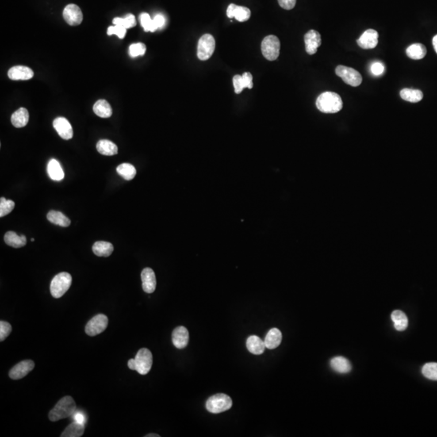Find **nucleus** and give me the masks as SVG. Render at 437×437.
<instances>
[{
    "mask_svg": "<svg viewBox=\"0 0 437 437\" xmlns=\"http://www.w3.org/2000/svg\"><path fill=\"white\" fill-rule=\"evenodd\" d=\"M316 105L319 110L323 113H335L343 109V102L338 93L326 92L317 97Z\"/></svg>",
    "mask_w": 437,
    "mask_h": 437,
    "instance_id": "nucleus-1",
    "label": "nucleus"
},
{
    "mask_svg": "<svg viewBox=\"0 0 437 437\" xmlns=\"http://www.w3.org/2000/svg\"><path fill=\"white\" fill-rule=\"evenodd\" d=\"M76 404L71 396H66L60 399L55 407L50 411L49 419L52 422L67 419L75 414Z\"/></svg>",
    "mask_w": 437,
    "mask_h": 437,
    "instance_id": "nucleus-2",
    "label": "nucleus"
},
{
    "mask_svg": "<svg viewBox=\"0 0 437 437\" xmlns=\"http://www.w3.org/2000/svg\"><path fill=\"white\" fill-rule=\"evenodd\" d=\"M152 354L148 349L142 348L138 351L135 359L128 361V367L131 370L137 371L139 374L146 375L149 373L152 367Z\"/></svg>",
    "mask_w": 437,
    "mask_h": 437,
    "instance_id": "nucleus-3",
    "label": "nucleus"
},
{
    "mask_svg": "<svg viewBox=\"0 0 437 437\" xmlns=\"http://www.w3.org/2000/svg\"><path fill=\"white\" fill-rule=\"evenodd\" d=\"M72 277L67 272H61L54 277L51 284V293L54 298H61L68 291Z\"/></svg>",
    "mask_w": 437,
    "mask_h": 437,
    "instance_id": "nucleus-4",
    "label": "nucleus"
},
{
    "mask_svg": "<svg viewBox=\"0 0 437 437\" xmlns=\"http://www.w3.org/2000/svg\"><path fill=\"white\" fill-rule=\"evenodd\" d=\"M232 406V401L228 395L217 393L208 399L206 403V408L212 414H220L229 410Z\"/></svg>",
    "mask_w": 437,
    "mask_h": 437,
    "instance_id": "nucleus-5",
    "label": "nucleus"
},
{
    "mask_svg": "<svg viewBox=\"0 0 437 437\" xmlns=\"http://www.w3.org/2000/svg\"><path fill=\"white\" fill-rule=\"evenodd\" d=\"M280 42L277 36L270 35L263 39L262 43V53L267 60H276L280 55Z\"/></svg>",
    "mask_w": 437,
    "mask_h": 437,
    "instance_id": "nucleus-6",
    "label": "nucleus"
},
{
    "mask_svg": "<svg viewBox=\"0 0 437 437\" xmlns=\"http://www.w3.org/2000/svg\"><path fill=\"white\" fill-rule=\"evenodd\" d=\"M216 49V41L211 34H204L197 43V58L202 61L209 59Z\"/></svg>",
    "mask_w": 437,
    "mask_h": 437,
    "instance_id": "nucleus-7",
    "label": "nucleus"
},
{
    "mask_svg": "<svg viewBox=\"0 0 437 437\" xmlns=\"http://www.w3.org/2000/svg\"><path fill=\"white\" fill-rule=\"evenodd\" d=\"M335 73L338 76L343 79L345 83L352 87H358L362 83L363 78L361 73L351 67L340 65L335 69Z\"/></svg>",
    "mask_w": 437,
    "mask_h": 437,
    "instance_id": "nucleus-8",
    "label": "nucleus"
},
{
    "mask_svg": "<svg viewBox=\"0 0 437 437\" xmlns=\"http://www.w3.org/2000/svg\"><path fill=\"white\" fill-rule=\"evenodd\" d=\"M109 319L105 315L98 314L93 316L85 327V332L89 336H96L104 332L108 327Z\"/></svg>",
    "mask_w": 437,
    "mask_h": 437,
    "instance_id": "nucleus-9",
    "label": "nucleus"
},
{
    "mask_svg": "<svg viewBox=\"0 0 437 437\" xmlns=\"http://www.w3.org/2000/svg\"><path fill=\"white\" fill-rule=\"evenodd\" d=\"M63 18L71 26H76L83 21V13L75 4H68L63 10Z\"/></svg>",
    "mask_w": 437,
    "mask_h": 437,
    "instance_id": "nucleus-10",
    "label": "nucleus"
},
{
    "mask_svg": "<svg viewBox=\"0 0 437 437\" xmlns=\"http://www.w3.org/2000/svg\"><path fill=\"white\" fill-rule=\"evenodd\" d=\"M34 362L31 360L21 361L11 369L10 372H9V377L12 380H19V379L23 378L30 373L32 369H34Z\"/></svg>",
    "mask_w": 437,
    "mask_h": 437,
    "instance_id": "nucleus-11",
    "label": "nucleus"
},
{
    "mask_svg": "<svg viewBox=\"0 0 437 437\" xmlns=\"http://www.w3.org/2000/svg\"><path fill=\"white\" fill-rule=\"evenodd\" d=\"M305 50L308 55L316 54L317 49L322 45V37L320 33L316 30H310L304 35Z\"/></svg>",
    "mask_w": 437,
    "mask_h": 437,
    "instance_id": "nucleus-12",
    "label": "nucleus"
},
{
    "mask_svg": "<svg viewBox=\"0 0 437 437\" xmlns=\"http://www.w3.org/2000/svg\"><path fill=\"white\" fill-rule=\"evenodd\" d=\"M378 32L374 29H368L357 40L359 47L365 50L373 49L378 44Z\"/></svg>",
    "mask_w": 437,
    "mask_h": 437,
    "instance_id": "nucleus-13",
    "label": "nucleus"
},
{
    "mask_svg": "<svg viewBox=\"0 0 437 437\" xmlns=\"http://www.w3.org/2000/svg\"><path fill=\"white\" fill-rule=\"evenodd\" d=\"M53 125L62 139H71L73 137V129L71 123L65 117H59L55 119Z\"/></svg>",
    "mask_w": 437,
    "mask_h": 437,
    "instance_id": "nucleus-14",
    "label": "nucleus"
},
{
    "mask_svg": "<svg viewBox=\"0 0 437 437\" xmlns=\"http://www.w3.org/2000/svg\"><path fill=\"white\" fill-rule=\"evenodd\" d=\"M227 16L229 18H235L240 22H244L250 18L251 12L248 8L231 4L227 9Z\"/></svg>",
    "mask_w": 437,
    "mask_h": 437,
    "instance_id": "nucleus-15",
    "label": "nucleus"
},
{
    "mask_svg": "<svg viewBox=\"0 0 437 437\" xmlns=\"http://www.w3.org/2000/svg\"><path fill=\"white\" fill-rule=\"evenodd\" d=\"M8 77L12 81H28L34 75L32 69L24 66H16L8 71Z\"/></svg>",
    "mask_w": 437,
    "mask_h": 437,
    "instance_id": "nucleus-16",
    "label": "nucleus"
},
{
    "mask_svg": "<svg viewBox=\"0 0 437 437\" xmlns=\"http://www.w3.org/2000/svg\"><path fill=\"white\" fill-rule=\"evenodd\" d=\"M189 332L185 327H177L172 334V341L177 349L185 348L189 343Z\"/></svg>",
    "mask_w": 437,
    "mask_h": 437,
    "instance_id": "nucleus-17",
    "label": "nucleus"
},
{
    "mask_svg": "<svg viewBox=\"0 0 437 437\" xmlns=\"http://www.w3.org/2000/svg\"><path fill=\"white\" fill-rule=\"evenodd\" d=\"M142 284L143 289L147 293H152L155 292L156 288V279L155 272L151 268L143 269L141 273Z\"/></svg>",
    "mask_w": 437,
    "mask_h": 437,
    "instance_id": "nucleus-18",
    "label": "nucleus"
},
{
    "mask_svg": "<svg viewBox=\"0 0 437 437\" xmlns=\"http://www.w3.org/2000/svg\"><path fill=\"white\" fill-rule=\"evenodd\" d=\"M282 341V333L277 328H273L269 331L264 341L266 348L273 350L280 346Z\"/></svg>",
    "mask_w": 437,
    "mask_h": 437,
    "instance_id": "nucleus-19",
    "label": "nucleus"
},
{
    "mask_svg": "<svg viewBox=\"0 0 437 437\" xmlns=\"http://www.w3.org/2000/svg\"><path fill=\"white\" fill-rule=\"evenodd\" d=\"M246 347H247L249 351L254 354H262L266 349L265 343L259 337L256 336V335L249 337L248 339L246 341Z\"/></svg>",
    "mask_w": 437,
    "mask_h": 437,
    "instance_id": "nucleus-20",
    "label": "nucleus"
},
{
    "mask_svg": "<svg viewBox=\"0 0 437 437\" xmlns=\"http://www.w3.org/2000/svg\"><path fill=\"white\" fill-rule=\"evenodd\" d=\"M47 172H48L49 177H51V179L54 180V181H62L64 178V172H63V168L57 160L52 159L49 162L48 166H47Z\"/></svg>",
    "mask_w": 437,
    "mask_h": 437,
    "instance_id": "nucleus-21",
    "label": "nucleus"
},
{
    "mask_svg": "<svg viewBox=\"0 0 437 437\" xmlns=\"http://www.w3.org/2000/svg\"><path fill=\"white\" fill-rule=\"evenodd\" d=\"M28 120H29V113L25 108H20L18 110H16L12 115V118H11L12 125L16 128L25 127L28 124Z\"/></svg>",
    "mask_w": 437,
    "mask_h": 437,
    "instance_id": "nucleus-22",
    "label": "nucleus"
},
{
    "mask_svg": "<svg viewBox=\"0 0 437 437\" xmlns=\"http://www.w3.org/2000/svg\"><path fill=\"white\" fill-rule=\"evenodd\" d=\"M331 366L335 372L339 373H348L351 370L350 361L343 356L333 358L331 361Z\"/></svg>",
    "mask_w": 437,
    "mask_h": 437,
    "instance_id": "nucleus-23",
    "label": "nucleus"
},
{
    "mask_svg": "<svg viewBox=\"0 0 437 437\" xmlns=\"http://www.w3.org/2000/svg\"><path fill=\"white\" fill-rule=\"evenodd\" d=\"M4 242L8 246H12L14 248H21L24 247L27 243L26 237L24 235L19 236L15 232L9 231L4 236Z\"/></svg>",
    "mask_w": 437,
    "mask_h": 437,
    "instance_id": "nucleus-24",
    "label": "nucleus"
},
{
    "mask_svg": "<svg viewBox=\"0 0 437 437\" xmlns=\"http://www.w3.org/2000/svg\"><path fill=\"white\" fill-rule=\"evenodd\" d=\"M93 111L98 117L108 118L112 116L113 110L108 101L105 100H99L93 105Z\"/></svg>",
    "mask_w": 437,
    "mask_h": 437,
    "instance_id": "nucleus-25",
    "label": "nucleus"
},
{
    "mask_svg": "<svg viewBox=\"0 0 437 437\" xmlns=\"http://www.w3.org/2000/svg\"><path fill=\"white\" fill-rule=\"evenodd\" d=\"M391 319L393 321L394 328L398 331H405L408 327V319L407 315L401 310H394L391 314Z\"/></svg>",
    "mask_w": 437,
    "mask_h": 437,
    "instance_id": "nucleus-26",
    "label": "nucleus"
},
{
    "mask_svg": "<svg viewBox=\"0 0 437 437\" xmlns=\"http://www.w3.org/2000/svg\"><path fill=\"white\" fill-rule=\"evenodd\" d=\"M97 149L99 153L104 155H116L118 151L117 145L107 139H101L98 141L97 143Z\"/></svg>",
    "mask_w": 437,
    "mask_h": 437,
    "instance_id": "nucleus-27",
    "label": "nucleus"
},
{
    "mask_svg": "<svg viewBox=\"0 0 437 437\" xmlns=\"http://www.w3.org/2000/svg\"><path fill=\"white\" fill-rule=\"evenodd\" d=\"M407 55L410 59L414 60H419L425 57L427 55V49L420 43H415L410 46L407 49Z\"/></svg>",
    "mask_w": 437,
    "mask_h": 437,
    "instance_id": "nucleus-28",
    "label": "nucleus"
},
{
    "mask_svg": "<svg viewBox=\"0 0 437 437\" xmlns=\"http://www.w3.org/2000/svg\"><path fill=\"white\" fill-rule=\"evenodd\" d=\"M93 251L98 257H109L113 252V245L107 242H97L93 245Z\"/></svg>",
    "mask_w": 437,
    "mask_h": 437,
    "instance_id": "nucleus-29",
    "label": "nucleus"
},
{
    "mask_svg": "<svg viewBox=\"0 0 437 437\" xmlns=\"http://www.w3.org/2000/svg\"><path fill=\"white\" fill-rule=\"evenodd\" d=\"M47 220L56 225L61 227H68L71 224V220L68 217L63 215L62 212L56 211H51L47 214Z\"/></svg>",
    "mask_w": 437,
    "mask_h": 437,
    "instance_id": "nucleus-30",
    "label": "nucleus"
},
{
    "mask_svg": "<svg viewBox=\"0 0 437 437\" xmlns=\"http://www.w3.org/2000/svg\"><path fill=\"white\" fill-rule=\"evenodd\" d=\"M400 97L406 101L417 103L422 101L423 93L419 89H404L400 92Z\"/></svg>",
    "mask_w": 437,
    "mask_h": 437,
    "instance_id": "nucleus-31",
    "label": "nucleus"
},
{
    "mask_svg": "<svg viewBox=\"0 0 437 437\" xmlns=\"http://www.w3.org/2000/svg\"><path fill=\"white\" fill-rule=\"evenodd\" d=\"M84 432L85 425L79 422L75 421L67 426L63 433L61 434V437H81L83 435Z\"/></svg>",
    "mask_w": 437,
    "mask_h": 437,
    "instance_id": "nucleus-32",
    "label": "nucleus"
},
{
    "mask_svg": "<svg viewBox=\"0 0 437 437\" xmlns=\"http://www.w3.org/2000/svg\"><path fill=\"white\" fill-rule=\"evenodd\" d=\"M117 172L119 175L122 176L127 181H131L136 175L135 168L128 163H123L117 166Z\"/></svg>",
    "mask_w": 437,
    "mask_h": 437,
    "instance_id": "nucleus-33",
    "label": "nucleus"
},
{
    "mask_svg": "<svg viewBox=\"0 0 437 437\" xmlns=\"http://www.w3.org/2000/svg\"><path fill=\"white\" fill-rule=\"evenodd\" d=\"M113 23L114 25H118L127 29V28H133L136 25V20L134 15L128 14L124 18L116 17L113 19Z\"/></svg>",
    "mask_w": 437,
    "mask_h": 437,
    "instance_id": "nucleus-34",
    "label": "nucleus"
},
{
    "mask_svg": "<svg viewBox=\"0 0 437 437\" xmlns=\"http://www.w3.org/2000/svg\"><path fill=\"white\" fill-rule=\"evenodd\" d=\"M140 24L145 32H155L157 30L158 28L154 23L153 19L151 18L149 14L147 13H142L139 16Z\"/></svg>",
    "mask_w": 437,
    "mask_h": 437,
    "instance_id": "nucleus-35",
    "label": "nucleus"
},
{
    "mask_svg": "<svg viewBox=\"0 0 437 437\" xmlns=\"http://www.w3.org/2000/svg\"><path fill=\"white\" fill-rule=\"evenodd\" d=\"M422 373L426 378L437 381V363H427L422 369Z\"/></svg>",
    "mask_w": 437,
    "mask_h": 437,
    "instance_id": "nucleus-36",
    "label": "nucleus"
},
{
    "mask_svg": "<svg viewBox=\"0 0 437 437\" xmlns=\"http://www.w3.org/2000/svg\"><path fill=\"white\" fill-rule=\"evenodd\" d=\"M15 203L12 200H7L4 197L0 198V217H4L14 209Z\"/></svg>",
    "mask_w": 437,
    "mask_h": 437,
    "instance_id": "nucleus-37",
    "label": "nucleus"
},
{
    "mask_svg": "<svg viewBox=\"0 0 437 437\" xmlns=\"http://www.w3.org/2000/svg\"><path fill=\"white\" fill-rule=\"evenodd\" d=\"M146 52V46L143 43H139L131 45L129 47V54L132 58L142 56Z\"/></svg>",
    "mask_w": 437,
    "mask_h": 437,
    "instance_id": "nucleus-38",
    "label": "nucleus"
},
{
    "mask_svg": "<svg viewBox=\"0 0 437 437\" xmlns=\"http://www.w3.org/2000/svg\"><path fill=\"white\" fill-rule=\"evenodd\" d=\"M12 332V326L7 322H0V341L4 342Z\"/></svg>",
    "mask_w": 437,
    "mask_h": 437,
    "instance_id": "nucleus-39",
    "label": "nucleus"
},
{
    "mask_svg": "<svg viewBox=\"0 0 437 437\" xmlns=\"http://www.w3.org/2000/svg\"><path fill=\"white\" fill-rule=\"evenodd\" d=\"M107 33L109 36L111 35H117L119 38H124L126 33H127V28L123 27L118 26V25H113V26L109 27Z\"/></svg>",
    "mask_w": 437,
    "mask_h": 437,
    "instance_id": "nucleus-40",
    "label": "nucleus"
},
{
    "mask_svg": "<svg viewBox=\"0 0 437 437\" xmlns=\"http://www.w3.org/2000/svg\"><path fill=\"white\" fill-rule=\"evenodd\" d=\"M232 81H233L235 93H236V94H239V93H242L243 89H246V85H245L244 81H243L242 75H235V76L233 77V79H232Z\"/></svg>",
    "mask_w": 437,
    "mask_h": 437,
    "instance_id": "nucleus-41",
    "label": "nucleus"
},
{
    "mask_svg": "<svg viewBox=\"0 0 437 437\" xmlns=\"http://www.w3.org/2000/svg\"><path fill=\"white\" fill-rule=\"evenodd\" d=\"M384 71H385V67H384V65H383L382 63L377 62V63H374L372 64V67H371V71H372L373 75H382Z\"/></svg>",
    "mask_w": 437,
    "mask_h": 437,
    "instance_id": "nucleus-42",
    "label": "nucleus"
},
{
    "mask_svg": "<svg viewBox=\"0 0 437 437\" xmlns=\"http://www.w3.org/2000/svg\"><path fill=\"white\" fill-rule=\"evenodd\" d=\"M279 4L285 10H292L296 6V0H278Z\"/></svg>",
    "mask_w": 437,
    "mask_h": 437,
    "instance_id": "nucleus-43",
    "label": "nucleus"
},
{
    "mask_svg": "<svg viewBox=\"0 0 437 437\" xmlns=\"http://www.w3.org/2000/svg\"><path fill=\"white\" fill-rule=\"evenodd\" d=\"M242 78H243V81H244L245 85H246V88H248V89H251L254 86V84H253V76L251 75V73L250 72H245L243 75H242Z\"/></svg>",
    "mask_w": 437,
    "mask_h": 437,
    "instance_id": "nucleus-44",
    "label": "nucleus"
},
{
    "mask_svg": "<svg viewBox=\"0 0 437 437\" xmlns=\"http://www.w3.org/2000/svg\"><path fill=\"white\" fill-rule=\"evenodd\" d=\"M153 21L158 28H163L165 26V24H166V18L162 14L155 15V17L153 18Z\"/></svg>",
    "mask_w": 437,
    "mask_h": 437,
    "instance_id": "nucleus-45",
    "label": "nucleus"
},
{
    "mask_svg": "<svg viewBox=\"0 0 437 437\" xmlns=\"http://www.w3.org/2000/svg\"><path fill=\"white\" fill-rule=\"evenodd\" d=\"M74 419H75V421L79 422V423H82L84 425H85V423H86V420H87V417L85 416L84 414L82 413H76L75 415H74Z\"/></svg>",
    "mask_w": 437,
    "mask_h": 437,
    "instance_id": "nucleus-46",
    "label": "nucleus"
},
{
    "mask_svg": "<svg viewBox=\"0 0 437 437\" xmlns=\"http://www.w3.org/2000/svg\"><path fill=\"white\" fill-rule=\"evenodd\" d=\"M432 45H433L434 49H435V52L437 54V35H435L433 39H432Z\"/></svg>",
    "mask_w": 437,
    "mask_h": 437,
    "instance_id": "nucleus-47",
    "label": "nucleus"
},
{
    "mask_svg": "<svg viewBox=\"0 0 437 437\" xmlns=\"http://www.w3.org/2000/svg\"><path fill=\"white\" fill-rule=\"evenodd\" d=\"M145 437H160V435H158V434L151 433L147 434V435H145Z\"/></svg>",
    "mask_w": 437,
    "mask_h": 437,
    "instance_id": "nucleus-48",
    "label": "nucleus"
}]
</instances>
